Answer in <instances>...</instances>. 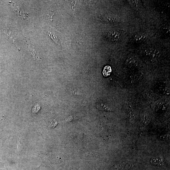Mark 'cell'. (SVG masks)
<instances>
[{"label":"cell","mask_w":170,"mask_h":170,"mask_svg":"<svg viewBox=\"0 0 170 170\" xmlns=\"http://www.w3.org/2000/svg\"><path fill=\"white\" fill-rule=\"evenodd\" d=\"M49 36L58 45L61 44L60 41H59V39L55 35H53L52 33L50 32H48V33Z\"/></svg>","instance_id":"5"},{"label":"cell","mask_w":170,"mask_h":170,"mask_svg":"<svg viewBox=\"0 0 170 170\" xmlns=\"http://www.w3.org/2000/svg\"><path fill=\"white\" fill-rule=\"evenodd\" d=\"M163 32L165 33L168 34L170 32V29L167 27H164L162 29Z\"/></svg>","instance_id":"7"},{"label":"cell","mask_w":170,"mask_h":170,"mask_svg":"<svg viewBox=\"0 0 170 170\" xmlns=\"http://www.w3.org/2000/svg\"><path fill=\"white\" fill-rule=\"evenodd\" d=\"M110 103L108 101L100 100L97 101L96 107L99 110L103 111H113L114 109Z\"/></svg>","instance_id":"1"},{"label":"cell","mask_w":170,"mask_h":170,"mask_svg":"<svg viewBox=\"0 0 170 170\" xmlns=\"http://www.w3.org/2000/svg\"><path fill=\"white\" fill-rule=\"evenodd\" d=\"M112 72L111 67L109 66H106L104 68L103 74L104 76H107L110 75Z\"/></svg>","instance_id":"4"},{"label":"cell","mask_w":170,"mask_h":170,"mask_svg":"<svg viewBox=\"0 0 170 170\" xmlns=\"http://www.w3.org/2000/svg\"><path fill=\"white\" fill-rule=\"evenodd\" d=\"M107 36L108 40L111 41H117L120 38L119 33L114 31H108L107 33Z\"/></svg>","instance_id":"2"},{"label":"cell","mask_w":170,"mask_h":170,"mask_svg":"<svg viewBox=\"0 0 170 170\" xmlns=\"http://www.w3.org/2000/svg\"><path fill=\"white\" fill-rule=\"evenodd\" d=\"M146 37L145 36L141 34L136 35L134 37V40L136 42H140L144 41L146 39Z\"/></svg>","instance_id":"3"},{"label":"cell","mask_w":170,"mask_h":170,"mask_svg":"<svg viewBox=\"0 0 170 170\" xmlns=\"http://www.w3.org/2000/svg\"><path fill=\"white\" fill-rule=\"evenodd\" d=\"M131 6L134 9L138 10L139 8V3L138 1H132L131 2Z\"/></svg>","instance_id":"6"}]
</instances>
